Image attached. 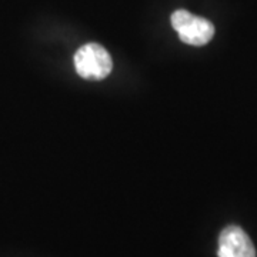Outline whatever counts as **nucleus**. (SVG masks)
I'll list each match as a JSON object with an SVG mask.
<instances>
[{"label":"nucleus","mask_w":257,"mask_h":257,"mask_svg":"<svg viewBox=\"0 0 257 257\" xmlns=\"http://www.w3.org/2000/svg\"><path fill=\"white\" fill-rule=\"evenodd\" d=\"M219 257H256V248L247 233L239 226H227L219 236Z\"/></svg>","instance_id":"obj_3"},{"label":"nucleus","mask_w":257,"mask_h":257,"mask_svg":"<svg viewBox=\"0 0 257 257\" xmlns=\"http://www.w3.org/2000/svg\"><path fill=\"white\" fill-rule=\"evenodd\" d=\"M170 20L180 40L186 45L204 46L214 36V26L210 20L194 16L187 10H176Z\"/></svg>","instance_id":"obj_2"},{"label":"nucleus","mask_w":257,"mask_h":257,"mask_svg":"<svg viewBox=\"0 0 257 257\" xmlns=\"http://www.w3.org/2000/svg\"><path fill=\"white\" fill-rule=\"evenodd\" d=\"M77 74L86 80H103L110 74L113 62L109 52L97 43L82 46L73 57Z\"/></svg>","instance_id":"obj_1"}]
</instances>
